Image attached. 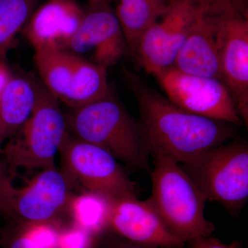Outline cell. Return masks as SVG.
<instances>
[{
	"label": "cell",
	"instance_id": "obj_24",
	"mask_svg": "<svg viewBox=\"0 0 248 248\" xmlns=\"http://www.w3.org/2000/svg\"><path fill=\"white\" fill-rule=\"evenodd\" d=\"M104 248H166L135 244V243L130 242L127 240L122 239L114 234L108 236Z\"/></svg>",
	"mask_w": 248,
	"mask_h": 248
},
{
	"label": "cell",
	"instance_id": "obj_12",
	"mask_svg": "<svg viewBox=\"0 0 248 248\" xmlns=\"http://www.w3.org/2000/svg\"><path fill=\"white\" fill-rule=\"evenodd\" d=\"M74 0H48L34 11L23 32L34 50H68L84 15Z\"/></svg>",
	"mask_w": 248,
	"mask_h": 248
},
{
	"label": "cell",
	"instance_id": "obj_9",
	"mask_svg": "<svg viewBox=\"0 0 248 248\" xmlns=\"http://www.w3.org/2000/svg\"><path fill=\"white\" fill-rule=\"evenodd\" d=\"M198 12L186 1L172 0L164 17L143 33L135 58L147 73L153 75L173 66Z\"/></svg>",
	"mask_w": 248,
	"mask_h": 248
},
{
	"label": "cell",
	"instance_id": "obj_13",
	"mask_svg": "<svg viewBox=\"0 0 248 248\" xmlns=\"http://www.w3.org/2000/svg\"><path fill=\"white\" fill-rule=\"evenodd\" d=\"M71 184L55 168L43 170L27 187L16 191L15 221H50L66 202Z\"/></svg>",
	"mask_w": 248,
	"mask_h": 248
},
{
	"label": "cell",
	"instance_id": "obj_25",
	"mask_svg": "<svg viewBox=\"0 0 248 248\" xmlns=\"http://www.w3.org/2000/svg\"><path fill=\"white\" fill-rule=\"evenodd\" d=\"M11 77V74L7 66L2 62H0V95L9 82Z\"/></svg>",
	"mask_w": 248,
	"mask_h": 248
},
{
	"label": "cell",
	"instance_id": "obj_27",
	"mask_svg": "<svg viewBox=\"0 0 248 248\" xmlns=\"http://www.w3.org/2000/svg\"><path fill=\"white\" fill-rule=\"evenodd\" d=\"M0 231H1V229H0Z\"/></svg>",
	"mask_w": 248,
	"mask_h": 248
},
{
	"label": "cell",
	"instance_id": "obj_6",
	"mask_svg": "<svg viewBox=\"0 0 248 248\" xmlns=\"http://www.w3.org/2000/svg\"><path fill=\"white\" fill-rule=\"evenodd\" d=\"M58 153L62 172L70 184L79 183L89 193L112 200L137 195L135 183L105 150L72 136L66 130Z\"/></svg>",
	"mask_w": 248,
	"mask_h": 248
},
{
	"label": "cell",
	"instance_id": "obj_19",
	"mask_svg": "<svg viewBox=\"0 0 248 248\" xmlns=\"http://www.w3.org/2000/svg\"><path fill=\"white\" fill-rule=\"evenodd\" d=\"M40 0H0V62L17 32L22 30Z\"/></svg>",
	"mask_w": 248,
	"mask_h": 248
},
{
	"label": "cell",
	"instance_id": "obj_15",
	"mask_svg": "<svg viewBox=\"0 0 248 248\" xmlns=\"http://www.w3.org/2000/svg\"><path fill=\"white\" fill-rule=\"evenodd\" d=\"M35 98V79L11 75L0 95V154L4 142L17 133L30 117Z\"/></svg>",
	"mask_w": 248,
	"mask_h": 248
},
{
	"label": "cell",
	"instance_id": "obj_3",
	"mask_svg": "<svg viewBox=\"0 0 248 248\" xmlns=\"http://www.w3.org/2000/svg\"><path fill=\"white\" fill-rule=\"evenodd\" d=\"M153 159L152 192L148 199L161 221L184 243L211 236L215 226L204 215L207 200L177 161L161 155Z\"/></svg>",
	"mask_w": 248,
	"mask_h": 248
},
{
	"label": "cell",
	"instance_id": "obj_7",
	"mask_svg": "<svg viewBox=\"0 0 248 248\" xmlns=\"http://www.w3.org/2000/svg\"><path fill=\"white\" fill-rule=\"evenodd\" d=\"M153 76L166 97L181 108L234 125L242 124L231 93L220 80L186 74L173 66Z\"/></svg>",
	"mask_w": 248,
	"mask_h": 248
},
{
	"label": "cell",
	"instance_id": "obj_16",
	"mask_svg": "<svg viewBox=\"0 0 248 248\" xmlns=\"http://www.w3.org/2000/svg\"><path fill=\"white\" fill-rule=\"evenodd\" d=\"M172 0H123L115 14L120 22L128 51L136 58L139 42L145 32L164 17Z\"/></svg>",
	"mask_w": 248,
	"mask_h": 248
},
{
	"label": "cell",
	"instance_id": "obj_14",
	"mask_svg": "<svg viewBox=\"0 0 248 248\" xmlns=\"http://www.w3.org/2000/svg\"><path fill=\"white\" fill-rule=\"evenodd\" d=\"M215 16L199 11L174 60L173 67L178 71L222 81L215 38Z\"/></svg>",
	"mask_w": 248,
	"mask_h": 248
},
{
	"label": "cell",
	"instance_id": "obj_23",
	"mask_svg": "<svg viewBox=\"0 0 248 248\" xmlns=\"http://www.w3.org/2000/svg\"><path fill=\"white\" fill-rule=\"evenodd\" d=\"M187 244V248H240L237 241H233L231 244H224L211 236L196 238Z\"/></svg>",
	"mask_w": 248,
	"mask_h": 248
},
{
	"label": "cell",
	"instance_id": "obj_18",
	"mask_svg": "<svg viewBox=\"0 0 248 248\" xmlns=\"http://www.w3.org/2000/svg\"><path fill=\"white\" fill-rule=\"evenodd\" d=\"M110 92L107 68L78 55L76 78L65 104L70 108L83 107L102 99Z\"/></svg>",
	"mask_w": 248,
	"mask_h": 248
},
{
	"label": "cell",
	"instance_id": "obj_22",
	"mask_svg": "<svg viewBox=\"0 0 248 248\" xmlns=\"http://www.w3.org/2000/svg\"><path fill=\"white\" fill-rule=\"evenodd\" d=\"M0 248H47L37 240L13 230L0 231Z\"/></svg>",
	"mask_w": 248,
	"mask_h": 248
},
{
	"label": "cell",
	"instance_id": "obj_11",
	"mask_svg": "<svg viewBox=\"0 0 248 248\" xmlns=\"http://www.w3.org/2000/svg\"><path fill=\"white\" fill-rule=\"evenodd\" d=\"M107 228L135 244L166 248H183L186 244L168 230L149 200H139L137 195L112 201Z\"/></svg>",
	"mask_w": 248,
	"mask_h": 248
},
{
	"label": "cell",
	"instance_id": "obj_1",
	"mask_svg": "<svg viewBox=\"0 0 248 248\" xmlns=\"http://www.w3.org/2000/svg\"><path fill=\"white\" fill-rule=\"evenodd\" d=\"M126 78L138 101V123L150 155L186 164L234 138L233 124L187 112L138 76L127 73Z\"/></svg>",
	"mask_w": 248,
	"mask_h": 248
},
{
	"label": "cell",
	"instance_id": "obj_5",
	"mask_svg": "<svg viewBox=\"0 0 248 248\" xmlns=\"http://www.w3.org/2000/svg\"><path fill=\"white\" fill-rule=\"evenodd\" d=\"M180 166L207 201L218 202L233 213L246 203L248 197L246 142H227Z\"/></svg>",
	"mask_w": 248,
	"mask_h": 248
},
{
	"label": "cell",
	"instance_id": "obj_4",
	"mask_svg": "<svg viewBox=\"0 0 248 248\" xmlns=\"http://www.w3.org/2000/svg\"><path fill=\"white\" fill-rule=\"evenodd\" d=\"M35 105L19 135L8 142L1 154L11 169L55 167V156L66 133L59 99L35 79ZM0 154V155H1Z\"/></svg>",
	"mask_w": 248,
	"mask_h": 248
},
{
	"label": "cell",
	"instance_id": "obj_2",
	"mask_svg": "<svg viewBox=\"0 0 248 248\" xmlns=\"http://www.w3.org/2000/svg\"><path fill=\"white\" fill-rule=\"evenodd\" d=\"M63 115L72 136L105 150L135 169H149L151 155L140 125L111 91L96 102L70 108Z\"/></svg>",
	"mask_w": 248,
	"mask_h": 248
},
{
	"label": "cell",
	"instance_id": "obj_21",
	"mask_svg": "<svg viewBox=\"0 0 248 248\" xmlns=\"http://www.w3.org/2000/svg\"><path fill=\"white\" fill-rule=\"evenodd\" d=\"M17 189L13 186L4 165L0 162V212L15 221V198Z\"/></svg>",
	"mask_w": 248,
	"mask_h": 248
},
{
	"label": "cell",
	"instance_id": "obj_8",
	"mask_svg": "<svg viewBox=\"0 0 248 248\" xmlns=\"http://www.w3.org/2000/svg\"><path fill=\"white\" fill-rule=\"evenodd\" d=\"M215 38L222 82L231 93L241 120L248 126V14L216 15Z\"/></svg>",
	"mask_w": 248,
	"mask_h": 248
},
{
	"label": "cell",
	"instance_id": "obj_10",
	"mask_svg": "<svg viewBox=\"0 0 248 248\" xmlns=\"http://www.w3.org/2000/svg\"><path fill=\"white\" fill-rule=\"evenodd\" d=\"M68 50L107 68L114 66L128 51L120 22L108 4L90 5Z\"/></svg>",
	"mask_w": 248,
	"mask_h": 248
},
{
	"label": "cell",
	"instance_id": "obj_26",
	"mask_svg": "<svg viewBox=\"0 0 248 248\" xmlns=\"http://www.w3.org/2000/svg\"><path fill=\"white\" fill-rule=\"evenodd\" d=\"M90 5L108 4L109 0H89Z\"/></svg>",
	"mask_w": 248,
	"mask_h": 248
},
{
	"label": "cell",
	"instance_id": "obj_17",
	"mask_svg": "<svg viewBox=\"0 0 248 248\" xmlns=\"http://www.w3.org/2000/svg\"><path fill=\"white\" fill-rule=\"evenodd\" d=\"M78 57L68 50H35L34 54L41 81L63 102L74 83Z\"/></svg>",
	"mask_w": 248,
	"mask_h": 248
},
{
	"label": "cell",
	"instance_id": "obj_20",
	"mask_svg": "<svg viewBox=\"0 0 248 248\" xmlns=\"http://www.w3.org/2000/svg\"><path fill=\"white\" fill-rule=\"evenodd\" d=\"M207 14H248V0H182Z\"/></svg>",
	"mask_w": 248,
	"mask_h": 248
}]
</instances>
